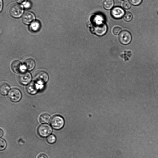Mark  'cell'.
<instances>
[{
    "label": "cell",
    "instance_id": "8",
    "mask_svg": "<svg viewBox=\"0 0 158 158\" xmlns=\"http://www.w3.org/2000/svg\"><path fill=\"white\" fill-rule=\"evenodd\" d=\"M132 39L131 35L128 31L124 30L122 31L119 35L120 42L123 44H129Z\"/></svg>",
    "mask_w": 158,
    "mask_h": 158
},
{
    "label": "cell",
    "instance_id": "1",
    "mask_svg": "<svg viewBox=\"0 0 158 158\" xmlns=\"http://www.w3.org/2000/svg\"><path fill=\"white\" fill-rule=\"evenodd\" d=\"M24 10L23 7L18 4H14L10 7L9 12L10 15L15 18H18L23 14Z\"/></svg>",
    "mask_w": 158,
    "mask_h": 158
},
{
    "label": "cell",
    "instance_id": "10",
    "mask_svg": "<svg viewBox=\"0 0 158 158\" xmlns=\"http://www.w3.org/2000/svg\"><path fill=\"white\" fill-rule=\"evenodd\" d=\"M35 18L34 14L31 12L28 11L25 13L23 15L22 21L24 24L28 25L34 22Z\"/></svg>",
    "mask_w": 158,
    "mask_h": 158
},
{
    "label": "cell",
    "instance_id": "12",
    "mask_svg": "<svg viewBox=\"0 0 158 158\" xmlns=\"http://www.w3.org/2000/svg\"><path fill=\"white\" fill-rule=\"evenodd\" d=\"M23 65L25 68L28 70H32L35 67V61L31 58H28L25 60Z\"/></svg>",
    "mask_w": 158,
    "mask_h": 158
},
{
    "label": "cell",
    "instance_id": "29",
    "mask_svg": "<svg viewBox=\"0 0 158 158\" xmlns=\"http://www.w3.org/2000/svg\"><path fill=\"white\" fill-rule=\"evenodd\" d=\"M156 11H157V14H158V7H157V8L156 9Z\"/></svg>",
    "mask_w": 158,
    "mask_h": 158
},
{
    "label": "cell",
    "instance_id": "7",
    "mask_svg": "<svg viewBox=\"0 0 158 158\" xmlns=\"http://www.w3.org/2000/svg\"><path fill=\"white\" fill-rule=\"evenodd\" d=\"M17 78L19 83L22 85H26L31 81V76L29 72L25 71L20 73L18 75Z\"/></svg>",
    "mask_w": 158,
    "mask_h": 158
},
{
    "label": "cell",
    "instance_id": "2",
    "mask_svg": "<svg viewBox=\"0 0 158 158\" xmlns=\"http://www.w3.org/2000/svg\"><path fill=\"white\" fill-rule=\"evenodd\" d=\"M64 118L59 115H55L53 116L50 121V124L52 127L54 129L56 130H59L62 129L64 126Z\"/></svg>",
    "mask_w": 158,
    "mask_h": 158
},
{
    "label": "cell",
    "instance_id": "11",
    "mask_svg": "<svg viewBox=\"0 0 158 158\" xmlns=\"http://www.w3.org/2000/svg\"><path fill=\"white\" fill-rule=\"evenodd\" d=\"M38 90L37 85L34 82L30 83L27 85L26 88V90L29 94L34 95L36 94Z\"/></svg>",
    "mask_w": 158,
    "mask_h": 158
},
{
    "label": "cell",
    "instance_id": "21",
    "mask_svg": "<svg viewBox=\"0 0 158 158\" xmlns=\"http://www.w3.org/2000/svg\"><path fill=\"white\" fill-rule=\"evenodd\" d=\"M121 31V28L119 27H115L113 29V32L115 35H118Z\"/></svg>",
    "mask_w": 158,
    "mask_h": 158
},
{
    "label": "cell",
    "instance_id": "25",
    "mask_svg": "<svg viewBox=\"0 0 158 158\" xmlns=\"http://www.w3.org/2000/svg\"><path fill=\"white\" fill-rule=\"evenodd\" d=\"M27 0H15L16 2L19 3L25 4Z\"/></svg>",
    "mask_w": 158,
    "mask_h": 158
},
{
    "label": "cell",
    "instance_id": "26",
    "mask_svg": "<svg viewBox=\"0 0 158 158\" xmlns=\"http://www.w3.org/2000/svg\"><path fill=\"white\" fill-rule=\"evenodd\" d=\"M31 6V3L29 2H27L26 3L24 4V6L26 8H29Z\"/></svg>",
    "mask_w": 158,
    "mask_h": 158
},
{
    "label": "cell",
    "instance_id": "6",
    "mask_svg": "<svg viewBox=\"0 0 158 158\" xmlns=\"http://www.w3.org/2000/svg\"><path fill=\"white\" fill-rule=\"evenodd\" d=\"M8 97L11 101L16 102L20 100L22 97V94L18 89L13 88L9 91Z\"/></svg>",
    "mask_w": 158,
    "mask_h": 158
},
{
    "label": "cell",
    "instance_id": "22",
    "mask_svg": "<svg viewBox=\"0 0 158 158\" xmlns=\"http://www.w3.org/2000/svg\"><path fill=\"white\" fill-rule=\"evenodd\" d=\"M123 6L124 8L128 9L131 8V5L129 2L128 1H125L123 2Z\"/></svg>",
    "mask_w": 158,
    "mask_h": 158
},
{
    "label": "cell",
    "instance_id": "5",
    "mask_svg": "<svg viewBox=\"0 0 158 158\" xmlns=\"http://www.w3.org/2000/svg\"><path fill=\"white\" fill-rule=\"evenodd\" d=\"M107 27L106 25L104 23L96 24L94 26L92 32L97 35L101 36L104 35L107 32Z\"/></svg>",
    "mask_w": 158,
    "mask_h": 158
},
{
    "label": "cell",
    "instance_id": "3",
    "mask_svg": "<svg viewBox=\"0 0 158 158\" xmlns=\"http://www.w3.org/2000/svg\"><path fill=\"white\" fill-rule=\"evenodd\" d=\"M52 132V129L50 125L46 124L40 125L37 128V132L41 137L45 138L49 135Z\"/></svg>",
    "mask_w": 158,
    "mask_h": 158
},
{
    "label": "cell",
    "instance_id": "20",
    "mask_svg": "<svg viewBox=\"0 0 158 158\" xmlns=\"http://www.w3.org/2000/svg\"><path fill=\"white\" fill-rule=\"evenodd\" d=\"M0 150L1 151L4 150L6 146V141L2 139L0 140Z\"/></svg>",
    "mask_w": 158,
    "mask_h": 158
},
{
    "label": "cell",
    "instance_id": "18",
    "mask_svg": "<svg viewBox=\"0 0 158 158\" xmlns=\"http://www.w3.org/2000/svg\"><path fill=\"white\" fill-rule=\"evenodd\" d=\"M47 142L51 144L54 143L56 140V138L52 134L48 136L46 139Z\"/></svg>",
    "mask_w": 158,
    "mask_h": 158
},
{
    "label": "cell",
    "instance_id": "16",
    "mask_svg": "<svg viewBox=\"0 0 158 158\" xmlns=\"http://www.w3.org/2000/svg\"><path fill=\"white\" fill-rule=\"evenodd\" d=\"M51 117L49 115L47 114H43L39 117V121L42 123H48L50 120Z\"/></svg>",
    "mask_w": 158,
    "mask_h": 158
},
{
    "label": "cell",
    "instance_id": "4",
    "mask_svg": "<svg viewBox=\"0 0 158 158\" xmlns=\"http://www.w3.org/2000/svg\"><path fill=\"white\" fill-rule=\"evenodd\" d=\"M34 79L38 83L43 84L46 83L48 81V76L44 71L38 70L34 74Z\"/></svg>",
    "mask_w": 158,
    "mask_h": 158
},
{
    "label": "cell",
    "instance_id": "19",
    "mask_svg": "<svg viewBox=\"0 0 158 158\" xmlns=\"http://www.w3.org/2000/svg\"><path fill=\"white\" fill-rule=\"evenodd\" d=\"M133 16L132 14L130 12H127L124 14L123 19L127 21H129L131 20Z\"/></svg>",
    "mask_w": 158,
    "mask_h": 158
},
{
    "label": "cell",
    "instance_id": "15",
    "mask_svg": "<svg viewBox=\"0 0 158 158\" xmlns=\"http://www.w3.org/2000/svg\"><path fill=\"white\" fill-rule=\"evenodd\" d=\"M114 4V0H103L102 5L106 9L109 10L111 9Z\"/></svg>",
    "mask_w": 158,
    "mask_h": 158
},
{
    "label": "cell",
    "instance_id": "23",
    "mask_svg": "<svg viewBox=\"0 0 158 158\" xmlns=\"http://www.w3.org/2000/svg\"><path fill=\"white\" fill-rule=\"evenodd\" d=\"M130 2L133 5L137 6L142 2V0H129Z\"/></svg>",
    "mask_w": 158,
    "mask_h": 158
},
{
    "label": "cell",
    "instance_id": "14",
    "mask_svg": "<svg viewBox=\"0 0 158 158\" xmlns=\"http://www.w3.org/2000/svg\"><path fill=\"white\" fill-rule=\"evenodd\" d=\"M10 89V87L7 84L3 83L0 85V92L2 95H6Z\"/></svg>",
    "mask_w": 158,
    "mask_h": 158
},
{
    "label": "cell",
    "instance_id": "28",
    "mask_svg": "<svg viewBox=\"0 0 158 158\" xmlns=\"http://www.w3.org/2000/svg\"><path fill=\"white\" fill-rule=\"evenodd\" d=\"M3 131L1 129L0 130V137H1L3 135Z\"/></svg>",
    "mask_w": 158,
    "mask_h": 158
},
{
    "label": "cell",
    "instance_id": "9",
    "mask_svg": "<svg viewBox=\"0 0 158 158\" xmlns=\"http://www.w3.org/2000/svg\"><path fill=\"white\" fill-rule=\"evenodd\" d=\"M125 11L121 7L116 6L112 9L111 11L112 16L114 19H119L124 15Z\"/></svg>",
    "mask_w": 158,
    "mask_h": 158
},
{
    "label": "cell",
    "instance_id": "17",
    "mask_svg": "<svg viewBox=\"0 0 158 158\" xmlns=\"http://www.w3.org/2000/svg\"><path fill=\"white\" fill-rule=\"evenodd\" d=\"M40 23L38 21H34L31 24L30 27L31 31L33 32L37 31L40 28Z\"/></svg>",
    "mask_w": 158,
    "mask_h": 158
},
{
    "label": "cell",
    "instance_id": "13",
    "mask_svg": "<svg viewBox=\"0 0 158 158\" xmlns=\"http://www.w3.org/2000/svg\"><path fill=\"white\" fill-rule=\"evenodd\" d=\"M21 64L18 60L13 61L11 64V67L12 71L15 73H18L21 71Z\"/></svg>",
    "mask_w": 158,
    "mask_h": 158
},
{
    "label": "cell",
    "instance_id": "24",
    "mask_svg": "<svg viewBox=\"0 0 158 158\" xmlns=\"http://www.w3.org/2000/svg\"><path fill=\"white\" fill-rule=\"evenodd\" d=\"M37 158H48V157L45 154L41 153L38 155Z\"/></svg>",
    "mask_w": 158,
    "mask_h": 158
},
{
    "label": "cell",
    "instance_id": "27",
    "mask_svg": "<svg viewBox=\"0 0 158 158\" xmlns=\"http://www.w3.org/2000/svg\"><path fill=\"white\" fill-rule=\"evenodd\" d=\"M3 7V2L2 0H0V11H1Z\"/></svg>",
    "mask_w": 158,
    "mask_h": 158
},
{
    "label": "cell",
    "instance_id": "30",
    "mask_svg": "<svg viewBox=\"0 0 158 158\" xmlns=\"http://www.w3.org/2000/svg\"></svg>",
    "mask_w": 158,
    "mask_h": 158
}]
</instances>
